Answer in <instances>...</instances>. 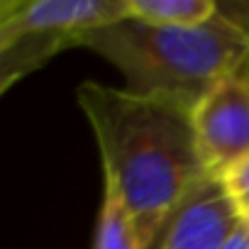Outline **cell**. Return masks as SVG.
Wrapping results in <instances>:
<instances>
[{
    "instance_id": "cell-3",
    "label": "cell",
    "mask_w": 249,
    "mask_h": 249,
    "mask_svg": "<svg viewBox=\"0 0 249 249\" xmlns=\"http://www.w3.org/2000/svg\"><path fill=\"white\" fill-rule=\"evenodd\" d=\"M122 18H127V0H3L0 93H8L59 52L81 47L86 32Z\"/></svg>"
},
{
    "instance_id": "cell-4",
    "label": "cell",
    "mask_w": 249,
    "mask_h": 249,
    "mask_svg": "<svg viewBox=\"0 0 249 249\" xmlns=\"http://www.w3.org/2000/svg\"><path fill=\"white\" fill-rule=\"evenodd\" d=\"M193 127L213 176L249 157V83L232 76L193 110Z\"/></svg>"
},
{
    "instance_id": "cell-8",
    "label": "cell",
    "mask_w": 249,
    "mask_h": 249,
    "mask_svg": "<svg viewBox=\"0 0 249 249\" xmlns=\"http://www.w3.org/2000/svg\"><path fill=\"white\" fill-rule=\"evenodd\" d=\"M234 210V215L239 217V222L249 225V157L234 161L232 166H227L225 171H220L215 176Z\"/></svg>"
},
{
    "instance_id": "cell-6",
    "label": "cell",
    "mask_w": 249,
    "mask_h": 249,
    "mask_svg": "<svg viewBox=\"0 0 249 249\" xmlns=\"http://www.w3.org/2000/svg\"><path fill=\"white\" fill-rule=\"evenodd\" d=\"M217 15V0H127V18L166 25L198 27Z\"/></svg>"
},
{
    "instance_id": "cell-10",
    "label": "cell",
    "mask_w": 249,
    "mask_h": 249,
    "mask_svg": "<svg viewBox=\"0 0 249 249\" xmlns=\"http://www.w3.org/2000/svg\"><path fill=\"white\" fill-rule=\"evenodd\" d=\"M239 76H242V78H244V81L249 83V64H247V66H244V69L239 71Z\"/></svg>"
},
{
    "instance_id": "cell-2",
    "label": "cell",
    "mask_w": 249,
    "mask_h": 249,
    "mask_svg": "<svg viewBox=\"0 0 249 249\" xmlns=\"http://www.w3.org/2000/svg\"><path fill=\"white\" fill-rule=\"evenodd\" d=\"M81 47L107 59L124 76V90L191 112L249 64V35L220 10L198 27L122 18L86 32Z\"/></svg>"
},
{
    "instance_id": "cell-1",
    "label": "cell",
    "mask_w": 249,
    "mask_h": 249,
    "mask_svg": "<svg viewBox=\"0 0 249 249\" xmlns=\"http://www.w3.org/2000/svg\"><path fill=\"white\" fill-rule=\"evenodd\" d=\"M103 161V186L127 208L144 249L159 247L186 198L213 174L193 112L124 88L86 81L76 90Z\"/></svg>"
},
{
    "instance_id": "cell-7",
    "label": "cell",
    "mask_w": 249,
    "mask_h": 249,
    "mask_svg": "<svg viewBox=\"0 0 249 249\" xmlns=\"http://www.w3.org/2000/svg\"><path fill=\"white\" fill-rule=\"evenodd\" d=\"M93 249H144L127 208L107 186H103V203L98 213Z\"/></svg>"
},
{
    "instance_id": "cell-9",
    "label": "cell",
    "mask_w": 249,
    "mask_h": 249,
    "mask_svg": "<svg viewBox=\"0 0 249 249\" xmlns=\"http://www.w3.org/2000/svg\"><path fill=\"white\" fill-rule=\"evenodd\" d=\"M222 249H249V225L239 222L232 230V234H230V239L225 242Z\"/></svg>"
},
{
    "instance_id": "cell-5",
    "label": "cell",
    "mask_w": 249,
    "mask_h": 249,
    "mask_svg": "<svg viewBox=\"0 0 249 249\" xmlns=\"http://www.w3.org/2000/svg\"><path fill=\"white\" fill-rule=\"evenodd\" d=\"M237 225L220 181L210 176L178 208L157 249H222Z\"/></svg>"
}]
</instances>
